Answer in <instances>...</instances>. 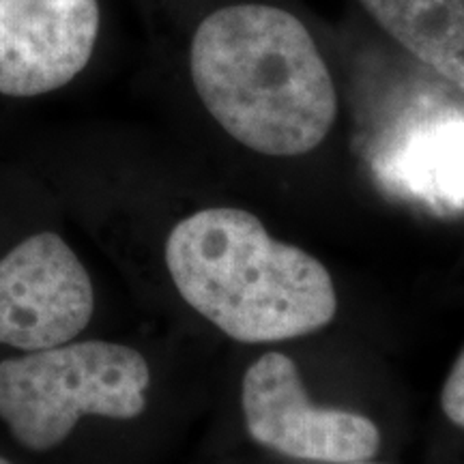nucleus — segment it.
<instances>
[{
    "instance_id": "obj_1",
    "label": "nucleus",
    "mask_w": 464,
    "mask_h": 464,
    "mask_svg": "<svg viewBox=\"0 0 464 464\" xmlns=\"http://www.w3.org/2000/svg\"><path fill=\"white\" fill-rule=\"evenodd\" d=\"M189 72L222 130L269 158L314 150L338 116L332 73L310 31L269 5L207 15L191 39Z\"/></svg>"
},
{
    "instance_id": "obj_2",
    "label": "nucleus",
    "mask_w": 464,
    "mask_h": 464,
    "mask_svg": "<svg viewBox=\"0 0 464 464\" xmlns=\"http://www.w3.org/2000/svg\"><path fill=\"white\" fill-rule=\"evenodd\" d=\"M166 266L185 304L246 344L314 334L338 312L321 260L274 239L243 208H202L181 219L168 235Z\"/></svg>"
},
{
    "instance_id": "obj_3",
    "label": "nucleus",
    "mask_w": 464,
    "mask_h": 464,
    "mask_svg": "<svg viewBox=\"0 0 464 464\" xmlns=\"http://www.w3.org/2000/svg\"><path fill=\"white\" fill-rule=\"evenodd\" d=\"M149 385L150 368L136 348L72 340L0 362V420L22 448L50 451L84 415L136 420Z\"/></svg>"
},
{
    "instance_id": "obj_4",
    "label": "nucleus",
    "mask_w": 464,
    "mask_h": 464,
    "mask_svg": "<svg viewBox=\"0 0 464 464\" xmlns=\"http://www.w3.org/2000/svg\"><path fill=\"white\" fill-rule=\"evenodd\" d=\"M241 406L249 437L282 456L342 464L379 454L376 423L353 411L312 404L297 363L284 353H265L249 365Z\"/></svg>"
},
{
    "instance_id": "obj_5",
    "label": "nucleus",
    "mask_w": 464,
    "mask_h": 464,
    "mask_svg": "<svg viewBox=\"0 0 464 464\" xmlns=\"http://www.w3.org/2000/svg\"><path fill=\"white\" fill-rule=\"evenodd\" d=\"M95 290L82 260L56 232H37L0 258V344L61 346L82 334Z\"/></svg>"
},
{
    "instance_id": "obj_6",
    "label": "nucleus",
    "mask_w": 464,
    "mask_h": 464,
    "mask_svg": "<svg viewBox=\"0 0 464 464\" xmlns=\"http://www.w3.org/2000/svg\"><path fill=\"white\" fill-rule=\"evenodd\" d=\"M100 0H0V95L39 97L89 65Z\"/></svg>"
},
{
    "instance_id": "obj_7",
    "label": "nucleus",
    "mask_w": 464,
    "mask_h": 464,
    "mask_svg": "<svg viewBox=\"0 0 464 464\" xmlns=\"http://www.w3.org/2000/svg\"><path fill=\"white\" fill-rule=\"evenodd\" d=\"M362 5L423 65L464 86V0H362Z\"/></svg>"
},
{
    "instance_id": "obj_8",
    "label": "nucleus",
    "mask_w": 464,
    "mask_h": 464,
    "mask_svg": "<svg viewBox=\"0 0 464 464\" xmlns=\"http://www.w3.org/2000/svg\"><path fill=\"white\" fill-rule=\"evenodd\" d=\"M440 406L451 423L464 430V351L456 359L454 368L445 381L443 393H440Z\"/></svg>"
},
{
    "instance_id": "obj_9",
    "label": "nucleus",
    "mask_w": 464,
    "mask_h": 464,
    "mask_svg": "<svg viewBox=\"0 0 464 464\" xmlns=\"http://www.w3.org/2000/svg\"><path fill=\"white\" fill-rule=\"evenodd\" d=\"M342 464H379V462H372V460H355V462H342Z\"/></svg>"
},
{
    "instance_id": "obj_10",
    "label": "nucleus",
    "mask_w": 464,
    "mask_h": 464,
    "mask_svg": "<svg viewBox=\"0 0 464 464\" xmlns=\"http://www.w3.org/2000/svg\"><path fill=\"white\" fill-rule=\"evenodd\" d=\"M0 464H14V462H9L7 458H3V456H0Z\"/></svg>"
}]
</instances>
